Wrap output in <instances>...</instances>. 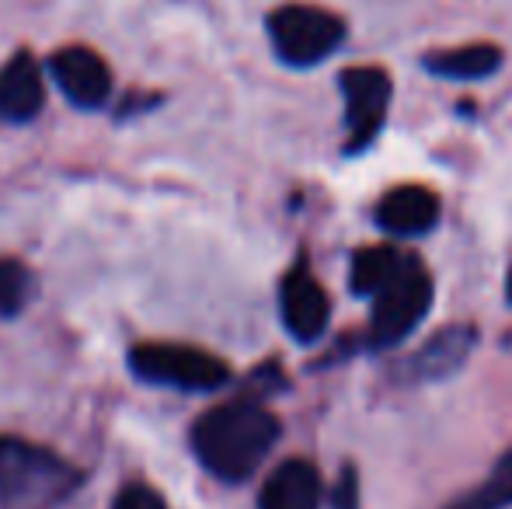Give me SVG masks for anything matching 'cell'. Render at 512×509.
<instances>
[{"label":"cell","mask_w":512,"mask_h":509,"mask_svg":"<svg viewBox=\"0 0 512 509\" xmlns=\"http://www.w3.org/2000/svg\"><path fill=\"white\" fill-rule=\"evenodd\" d=\"M432 304V276L418 258L387 286L384 293L373 297V318H370V342L373 349H391L401 339H408Z\"/></svg>","instance_id":"obj_5"},{"label":"cell","mask_w":512,"mask_h":509,"mask_svg":"<svg viewBox=\"0 0 512 509\" xmlns=\"http://www.w3.org/2000/svg\"><path fill=\"white\" fill-rule=\"evenodd\" d=\"M269 39L283 63L314 67L345 42V21L324 7L286 4L269 14Z\"/></svg>","instance_id":"obj_4"},{"label":"cell","mask_w":512,"mask_h":509,"mask_svg":"<svg viewBox=\"0 0 512 509\" xmlns=\"http://www.w3.org/2000/svg\"><path fill=\"white\" fill-rule=\"evenodd\" d=\"M46 105V81L28 49H18L0 70V119L4 123H32Z\"/></svg>","instance_id":"obj_9"},{"label":"cell","mask_w":512,"mask_h":509,"mask_svg":"<svg viewBox=\"0 0 512 509\" xmlns=\"http://www.w3.org/2000/svg\"><path fill=\"white\" fill-rule=\"evenodd\" d=\"M331 509H359V475L352 464H345L338 482L331 485Z\"/></svg>","instance_id":"obj_18"},{"label":"cell","mask_w":512,"mask_h":509,"mask_svg":"<svg viewBox=\"0 0 512 509\" xmlns=\"http://www.w3.org/2000/svg\"><path fill=\"white\" fill-rule=\"evenodd\" d=\"M377 224L398 238H418L439 224V196L425 185H398L377 203Z\"/></svg>","instance_id":"obj_10"},{"label":"cell","mask_w":512,"mask_h":509,"mask_svg":"<svg viewBox=\"0 0 512 509\" xmlns=\"http://www.w3.org/2000/svg\"><path fill=\"white\" fill-rule=\"evenodd\" d=\"M345 95V154L373 147L391 105V77L380 67H352L338 77Z\"/></svg>","instance_id":"obj_6"},{"label":"cell","mask_w":512,"mask_h":509,"mask_svg":"<svg viewBox=\"0 0 512 509\" xmlns=\"http://www.w3.org/2000/svg\"><path fill=\"white\" fill-rule=\"evenodd\" d=\"M258 509H321V475L304 457L283 461L262 485Z\"/></svg>","instance_id":"obj_11"},{"label":"cell","mask_w":512,"mask_h":509,"mask_svg":"<svg viewBox=\"0 0 512 509\" xmlns=\"http://www.w3.org/2000/svg\"><path fill=\"white\" fill-rule=\"evenodd\" d=\"M35 279L14 258H0V318H14L25 311V304L32 300Z\"/></svg>","instance_id":"obj_16"},{"label":"cell","mask_w":512,"mask_h":509,"mask_svg":"<svg viewBox=\"0 0 512 509\" xmlns=\"http://www.w3.org/2000/svg\"><path fill=\"white\" fill-rule=\"evenodd\" d=\"M411 258L415 255H405L401 248L391 245L359 248L356 258H352V290L359 297H377V293H384L408 269Z\"/></svg>","instance_id":"obj_14"},{"label":"cell","mask_w":512,"mask_h":509,"mask_svg":"<svg viewBox=\"0 0 512 509\" xmlns=\"http://www.w3.org/2000/svg\"><path fill=\"white\" fill-rule=\"evenodd\" d=\"M502 49L492 42H471V46L457 49H439V53L425 56L422 67L432 77H443V81H485L495 70L502 67Z\"/></svg>","instance_id":"obj_13"},{"label":"cell","mask_w":512,"mask_h":509,"mask_svg":"<svg viewBox=\"0 0 512 509\" xmlns=\"http://www.w3.org/2000/svg\"><path fill=\"white\" fill-rule=\"evenodd\" d=\"M279 440V419L248 398L203 412L192 426V450L199 464L220 482H248Z\"/></svg>","instance_id":"obj_1"},{"label":"cell","mask_w":512,"mask_h":509,"mask_svg":"<svg viewBox=\"0 0 512 509\" xmlns=\"http://www.w3.org/2000/svg\"><path fill=\"white\" fill-rule=\"evenodd\" d=\"M279 311H283L286 332L297 342H317L331 321V300L324 286L307 269H293L279 290Z\"/></svg>","instance_id":"obj_8"},{"label":"cell","mask_w":512,"mask_h":509,"mask_svg":"<svg viewBox=\"0 0 512 509\" xmlns=\"http://www.w3.org/2000/svg\"><path fill=\"white\" fill-rule=\"evenodd\" d=\"M506 300L512 304V269H509V283H506Z\"/></svg>","instance_id":"obj_19"},{"label":"cell","mask_w":512,"mask_h":509,"mask_svg":"<svg viewBox=\"0 0 512 509\" xmlns=\"http://www.w3.org/2000/svg\"><path fill=\"white\" fill-rule=\"evenodd\" d=\"M81 482V471L56 450L0 436V509H56Z\"/></svg>","instance_id":"obj_2"},{"label":"cell","mask_w":512,"mask_h":509,"mask_svg":"<svg viewBox=\"0 0 512 509\" xmlns=\"http://www.w3.org/2000/svg\"><path fill=\"white\" fill-rule=\"evenodd\" d=\"M49 74H53L56 88L63 91L74 109H102L112 91V70L95 49L88 46H67L49 60Z\"/></svg>","instance_id":"obj_7"},{"label":"cell","mask_w":512,"mask_h":509,"mask_svg":"<svg viewBox=\"0 0 512 509\" xmlns=\"http://www.w3.org/2000/svg\"><path fill=\"white\" fill-rule=\"evenodd\" d=\"M478 332L471 325H450L443 332H436L408 363L411 381H443L453 370H460L471 356Z\"/></svg>","instance_id":"obj_12"},{"label":"cell","mask_w":512,"mask_h":509,"mask_svg":"<svg viewBox=\"0 0 512 509\" xmlns=\"http://www.w3.org/2000/svg\"><path fill=\"white\" fill-rule=\"evenodd\" d=\"M112 509H168V503H164V499L157 496L150 485L133 482V485H126L119 496H115Z\"/></svg>","instance_id":"obj_17"},{"label":"cell","mask_w":512,"mask_h":509,"mask_svg":"<svg viewBox=\"0 0 512 509\" xmlns=\"http://www.w3.org/2000/svg\"><path fill=\"white\" fill-rule=\"evenodd\" d=\"M129 370L143 384L175 387V391H216L230 381V370L220 356L178 342H143L129 349Z\"/></svg>","instance_id":"obj_3"},{"label":"cell","mask_w":512,"mask_h":509,"mask_svg":"<svg viewBox=\"0 0 512 509\" xmlns=\"http://www.w3.org/2000/svg\"><path fill=\"white\" fill-rule=\"evenodd\" d=\"M512 506V450L499 457L492 475L460 499H453L446 509H509Z\"/></svg>","instance_id":"obj_15"}]
</instances>
